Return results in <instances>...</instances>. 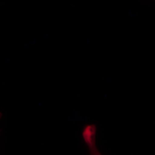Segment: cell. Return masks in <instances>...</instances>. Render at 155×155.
Masks as SVG:
<instances>
[{"instance_id": "6da1fadb", "label": "cell", "mask_w": 155, "mask_h": 155, "mask_svg": "<svg viewBox=\"0 0 155 155\" xmlns=\"http://www.w3.org/2000/svg\"><path fill=\"white\" fill-rule=\"evenodd\" d=\"M97 125L95 124H86L81 131V137L86 146L90 155H101L97 145Z\"/></svg>"}, {"instance_id": "7a4b0ae2", "label": "cell", "mask_w": 155, "mask_h": 155, "mask_svg": "<svg viewBox=\"0 0 155 155\" xmlns=\"http://www.w3.org/2000/svg\"><path fill=\"white\" fill-rule=\"evenodd\" d=\"M1 117H2V114L0 113V119H1Z\"/></svg>"}]
</instances>
